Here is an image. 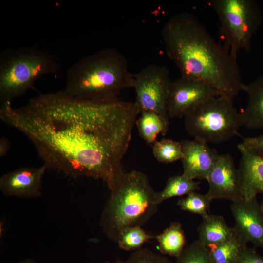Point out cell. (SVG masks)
I'll return each mask as SVG.
<instances>
[{
    "label": "cell",
    "instance_id": "1",
    "mask_svg": "<svg viewBox=\"0 0 263 263\" xmlns=\"http://www.w3.org/2000/svg\"><path fill=\"white\" fill-rule=\"evenodd\" d=\"M140 113L136 102L78 98L65 90L41 94L24 106L0 105V118L31 141L47 168L101 179L112 189Z\"/></svg>",
    "mask_w": 263,
    "mask_h": 263
},
{
    "label": "cell",
    "instance_id": "2",
    "mask_svg": "<svg viewBox=\"0 0 263 263\" xmlns=\"http://www.w3.org/2000/svg\"><path fill=\"white\" fill-rule=\"evenodd\" d=\"M161 35L167 55L182 76L203 81L232 100L246 91L237 56L219 44L193 14L174 15L163 25Z\"/></svg>",
    "mask_w": 263,
    "mask_h": 263
},
{
    "label": "cell",
    "instance_id": "3",
    "mask_svg": "<svg viewBox=\"0 0 263 263\" xmlns=\"http://www.w3.org/2000/svg\"><path fill=\"white\" fill-rule=\"evenodd\" d=\"M69 94L83 99L102 100L117 98L124 90L133 88L134 75L127 60L118 51L106 48L74 63L66 75Z\"/></svg>",
    "mask_w": 263,
    "mask_h": 263
},
{
    "label": "cell",
    "instance_id": "4",
    "mask_svg": "<svg viewBox=\"0 0 263 263\" xmlns=\"http://www.w3.org/2000/svg\"><path fill=\"white\" fill-rule=\"evenodd\" d=\"M101 213L103 232L116 242L125 229L141 226L156 212L157 194L148 178L142 172L132 170L123 174L114 188Z\"/></svg>",
    "mask_w": 263,
    "mask_h": 263
},
{
    "label": "cell",
    "instance_id": "5",
    "mask_svg": "<svg viewBox=\"0 0 263 263\" xmlns=\"http://www.w3.org/2000/svg\"><path fill=\"white\" fill-rule=\"evenodd\" d=\"M51 55L33 47L8 49L0 55V103H11L31 89L42 76L56 72Z\"/></svg>",
    "mask_w": 263,
    "mask_h": 263
},
{
    "label": "cell",
    "instance_id": "6",
    "mask_svg": "<svg viewBox=\"0 0 263 263\" xmlns=\"http://www.w3.org/2000/svg\"><path fill=\"white\" fill-rule=\"evenodd\" d=\"M233 100L213 97L196 107L184 117L185 129L194 139L206 143L221 144L238 134L242 126L240 113Z\"/></svg>",
    "mask_w": 263,
    "mask_h": 263
},
{
    "label": "cell",
    "instance_id": "7",
    "mask_svg": "<svg viewBox=\"0 0 263 263\" xmlns=\"http://www.w3.org/2000/svg\"><path fill=\"white\" fill-rule=\"evenodd\" d=\"M218 16L226 47L236 56L241 49L249 51L253 35L260 27L263 14L254 0H211Z\"/></svg>",
    "mask_w": 263,
    "mask_h": 263
},
{
    "label": "cell",
    "instance_id": "8",
    "mask_svg": "<svg viewBox=\"0 0 263 263\" xmlns=\"http://www.w3.org/2000/svg\"><path fill=\"white\" fill-rule=\"evenodd\" d=\"M171 81L164 65L149 64L134 75L133 88L140 112L155 113L169 123L168 101Z\"/></svg>",
    "mask_w": 263,
    "mask_h": 263
},
{
    "label": "cell",
    "instance_id": "9",
    "mask_svg": "<svg viewBox=\"0 0 263 263\" xmlns=\"http://www.w3.org/2000/svg\"><path fill=\"white\" fill-rule=\"evenodd\" d=\"M218 95L219 93L207 83L181 76L170 85L168 101L169 117H184L197 106Z\"/></svg>",
    "mask_w": 263,
    "mask_h": 263
},
{
    "label": "cell",
    "instance_id": "10",
    "mask_svg": "<svg viewBox=\"0 0 263 263\" xmlns=\"http://www.w3.org/2000/svg\"><path fill=\"white\" fill-rule=\"evenodd\" d=\"M209 189L207 193L213 199L236 202L243 199L238 169L230 154L220 155L206 179Z\"/></svg>",
    "mask_w": 263,
    "mask_h": 263
},
{
    "label": "cell",
    "instance_id": "11",
    "mask_svg": "<svg viewBox=\"0 0 263 263\" xmlns=\"http://www.w3.org/2000/svg\"><path fill=\"white\" fill-rule=\"evenodd\" d=\"M230 207L237 233L247 243L263 249V215L256 198L232 202Z\"/></svg>",
    "mask_w": 263,
    "mask_h": 263
},
{
    "label": "cell",
    "instance_id": "12",
    "mask_svg": "<svg viewBox=\"0 0 263 263\" xmlns=\"http://www.w3.org/2000/svg\"><path fill=\"white\" fill-rule=\"evenodd\" d=\"M47 167H22L3 174L0 189L8 196L30 198L41 194L42 179Z\"/></svg>",
    "mask_w": 263,
    "mask_h": 263
},
{
    "label": "cell",
    "instance_id": "13",
    "mask_svg": "<svg viewBox=\"0 0 263 263\" xmlns=\"http://www.w3.org/2000/svg\"><path fill=\"white\" fill-rule=\"evenodd\" d=\"M180 142L184 154L182 174L192 180H206L220 154L207 143L195 139Z\"/></svg>",
    "mask_w": 263,
    "mask_h": 263
},
{
    "label": "cell",
    "instance_id": "14",
    "mask_svg": "<svg viewBox=\"0 0 263 263\" xmlns=\"http://www.w3.org/2000/svg\"><path fill=\"white\" fill-rule=\"evenodd\" d=\"M238 169L242 197L245 200L263 194V157L243 148Z\"/></svg>",
    "mask_w": 263,
    "mask_h": 263
},
{
    "label": "cell",
    "instance_id": "15",
    "mask_svg": "<svg viewBox=\"0 0 263 263\" xmlns=\"http://www.w3.org/2000/svg\"><path fill=\"white\" fill-rule=\"evenodd\" d=\"M198 241L206 248L224 243L235 234L220 215L208 214L202 218L197 228Z\"/></svg>",
    "mask_w": 263,
    "mask_h": 263
},
{
    "label": "cell",
    "instance_id": "16",
    "mask_svg": "<svg viewBox=\"0 0 263 263\" xmlns=\"http://www.w3.org/2000/svg\"><path fill=\"white\" fill-rule=\"evenodd\" d=\"M248 100L240 113L242 124L250 129L263 128V75L249 85L246 91Z\"/></svg>",
    "mask_w": 263,
    "mask_h": 263
},
{
    "label": "cell",
    "instance_id": "17",
    "mask_svg": "<svg viewBox=\"0 0 263 263\" xmlns=\"http://www.w3.org/2000/svg\"><path fill=\"white\" fill-rule=\"evenodd\" d=\"M156 239L162 254L177 258L185 249L186 237L182 225L179 222H171Z\"/></svg>",
    "mask_w": 263,
    "mask_h": 263
},
{
    "label": "cell",
    "instance_id": "18",
    "mask_svg": "<svg viewBox=\"0 0 263 263\" xmlns=\"http://www.w3.org/2000/svg\"><path fill=\"white\" fill-rule=\"evenodd\" d=\"M246 244L235 231L228 240L207 248L213 263H236L247 249Z\"/></svg>",
    "mask_w": 263,
    "mask_h": 263
},
{
    "label": "cell",
    "instance_id": "19",
    "mask_svg": "<svg viewBox=\"0 0 263 263\" xmlns=\"http://www.w3.org/2000/svg\"><path fill=\"white\" fill-rule=\"evenodd\" d=\"M140 113L135 124L140 136L147 144H153L160 133L166 135L169 123L155 113L142 111Z\"/></svg>",
    "mask_w": 263,
    "mask_h": 263
},
{
    "label": "cell",
    "instance_id": "20",
    "mask_svg": "<svg viewBox=\"0 0 263 263\" xmlns=\"http://www.w3.org/2000/svg\"><path fill=\"white\" fill-rule=\"evenodd\" d=\"M199 183L188 179L183 174L170 177L164 188L157 194L158 204L169 198L188 195L200 189Z\"/></svg>",
    "mask_w": 263,
    "mask_h": 263
},
{
    "label": "cell",
    "instance_id": "21",
    "mask_svg": "<svg viewBox=\"0 0 263 263\" xmlns=\"http://www.w3.org/2000/svg\"><path fill=\"white\" fill-rule=\"evenodd\" d=\"M152 151L157 160L164 163L176 161L184 156L181 142L169 139L156 141L152 146Z\"/></svg>",
    "mask_w": 263,
    "mask_h": 263
},
{
    "label": "cell",
    "instance_id": "22",
    "mask_svg": "<svg viewBox=\"0 0 263 263\" xmlns=\"http://www.w3.org/2000/svg\"><path fill=\"white\" fill-rule=\"evenodd\" d=\"M153 237L141 226H133L123 230L118 236L116 243L119 247L125 251H136Z\"/></svg>",
    "mask_w": 263,
    "mask_h": 263
},
{
    "label": "cell",
    "instance_id": "23",
    "mask_svg": "<svg viewBox=\"0 0 263 263\" xmlns=\"http://www.w3.org/2000/svg\"><path fill=\"white\" fill-rule=\"evenodd\" d=\"M212 200L207 193L202 194L194 191L179 200L177 205L182 210L199 214L203 218L209 214Z\"/></svg>",
    "mask_w": 263,
    "mask_h": 263
},
{
    "label": "cell",
    "instance_id": "24",
    "mask_svg": "<svg viewBox=\"0 0 263 263\" xmlns=\"http://www.w3.org/2000/svg\"><path fill=\"white\" fill-rule=\"evenodd\" d=\"M175 263H213L207 248L198 240L194 241L176 258Z\"/></svg>",
    "mask_w": 263,
    "mask_h": 263
},
{
    "label": "cell",
    "instance_id": "25",
    "mask_svg": "<svg viewBox=\"0 0 263 263\" xmlns=\"http://www.w3.org/2000/svg\"><path fill=\"white\" fill-rule=\"evenodd\" d=\"M124 263H175L167 257L148 248L134 251Z\"/></svg>",
    "mask_w": 263,
    "mask_h": 263
},
{
    "label": "cell",
    "instance_id": "26",
    "mask_svg": "<svg viewBox=\"0 0 263 263\" xmlns=\"http://www.w3.org/2000/svg\"><path fill=\"white\" fill-rule=\"evenodd\" d=\"M237 147L244 148L263 156V134L244 138L243 142L238 144Z\"/></svg>",
    "mask_w": 263,
    "mask_h": 263
},
{
    "label": "cell",
    "instance_id": "27",
    "mask_svg": "<svg viewBox=\"0 0 263 263\" xmlns=\"http://www.w3.org/2000/svg\"><path fill=\"white\" fill-rule=\"evenodd\" d=\"M236 263H263V257L247 248Z\"/></svg>",
    "mask_w": 263,
    "mask_h": 263
},
{
    "label": "cell",
    "instance_id": "28",
    "mask_svg": "<svg viewBox=\"0 0 263 263\" xmlns=\"http://www.w3.org/2000/svg\"><path fill=\"white\" fill-rule=\"evenodd\" d=\"M10 143L5 137H1L0 139V157H3L7 154L10 148Z\"/></svg>",
    "mask_w": 263,
    "mask_h": 263
},
{
    "label": "cell",
    "instance_id": "29",
    "mask_svg": "<svg viewBox=\"0 0 263 263\" xmlns=\"http://www.w3.org/2000/svg\"><path fill=\"white\" fill-rule=\"evenodd\" d=\"M19 263H38L35 261L31 259H27L21 261Z\"/></svg>",
    "mask_w": 263,
    "mask_h": 263
},
{
    "label": "cell",
    "instance_id": "30",
    "mask_svg": "<svg viewBox=\"0 0 263 263\" xmlns=\"http://www.w3.org/2000/svg\"><path fill=\"white\" fill-rule=\"evenodd\" d=\"M104 263H124V261H122L121 260H120L119 259L117 260L116 261L113 262H106Z\"/></svg>",
    "mask_w": 263,
    "mask_h": 263
},
{
    "label": "cell",
    "instance_id": "31",
    "mask_svg": "<svg viewBox=\"0 0 263 263\" xmlns=\"http://www.w3.org/2000/svg\"><path fill=\"white\" fill-rule=\"evenodd\" d=\"M260 210L263 215V199L262 201V203L260 205H259Z\"/></svg>",
    "mask_w": 263,
    "mask_h": 263
}]
</instances>
